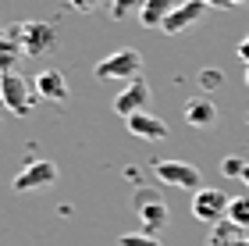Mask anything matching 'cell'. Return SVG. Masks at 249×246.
Returning <instances> with one entry per match:
<instances>
[{"mask_svg": "<svg viewBox=\"0 0 249 246\" xmlns=\"http://www.w3.org/2000/svg\"><path fill=\"white\" fill-rule=\"evenodd\" d=\"M207 246H249V236H246V228L231 225V221L224 218V221H217V225H210Z\"/></svg>", "mask_w": 249, "mask_h": 246, "instance_id": "obj_13", "label": "cell"}, {"mask_svg": "<svg viewBox=\"0 0 249 246\" xmlns=\"http://www.w3.org/2000/svg\"><path fill=\"white\" fill-rule=\"evenodd\" d=\"M21 50L29 54V57H39V54H50L53 43H57V29L50 25V21H25V25H18L15 32H11Z\"/></svg>", "mask_w": 249, "mask_h": 246, "instance_id": "obj_2", "label": "cell"}, {"mask_svg": "<svg viewBox=\"0 0 249 246\" xmlns=\"http://www.w3.org/2000/svg\"><path fill=\"white\" fill-rule=\"evenodd\" d=\"M239 4H249V0H231V7H239Z\"/></svg>", "mask_w": 249, "mask_h": 246, "instance_id": "obj_25", "label": "cell"}, {"mask_svg": "<svg viewBox=\"0 0 249 246\" xmlns=\"http://www.w3.org/2000/svg\"><path fill=\"white\" fill-rule=\"evenodd\" d=\"M228 204L231 200L221 193V189H210V186H203L192 193V218L203 221V225H217V221L228 218Z\"/></svg>", "mask_w": 249, "mask_h": 246, "instance_id": "obj_4", "label": "cell"}, {"mask_svg": "<svg viewBox=\"0 0 249 246\" xmlns=\"http://www.w3.org/2000/svg\"><path fill=\"white\" fill-rule=\"evenodd\" d=\"M153 175L171 189H203L199 168H192L189 161H153Z\"/></svg>", "mask_w": 249, "mask_h": 246, "instance_id": "obj_7", "label": "cell"}, {"mask_svg": "<svg viewBox=\"0 0 249 246\" xmlns=\"http://www.w3.org/2000/svg\"><path fill=\"white\" fill-rule=\"evenodd\" d=\"M53 182H57V164L53 161H29L15 175L11 189H15V193H39V189H50Z\"/></svg>", "mask_w": 249, "mask_h": 246, "instance_id": "obj_6", "label": "cell"}, {"mask_svg": "<svg viewBox=\"0 0 249 246\" xmlns=\"http://www.w3.org/2000/svg\"><path fill=\"white\" fill-rule=\"evenodd\" d=\"M246 86H249V68H246Z\"/></svg>", "mask_w": 249, "mask_h": 246, "instance_id": "obj_26", "label": "cell"}, {"mask_svg": "<svg viewBox=\"0 0 249 246\" xmlns=\"http://www.w3.org/2000/svg\"><path fill=\"white\" fill-rule=\"evenodd\" d=\"M139 72H142V54L135 50V47H121L114 54H107L104 61L93 68L96 79H124V82H132V79H139Z\"/></svg>", "mask_w": 249, "mask_h": 246, "instance_id": "obj_1", "label": "cell"}, {"mask_svg": "<svg viewBox=\"0 0 249 246\" xmlns=\"http://www.w3.org/2000/svg\"><path fill=\"white\" fill-rule=\"evenodd\" d=\"M185 121L192 129H210L213 121H217V104H213L210 96H192V100H185Z\"/></svg>", "mask_w": 249, "mask_h": 246, "instance_id": "obj_11", "label": "cell"}, {"mask_svg": "<svg viewBox=\"0 0 249 246\" xmlns=\"http://www.w3.org/2000/svg\"><path fill=\"white\" fill-rule=\"evenodd\" d=\"M146 0H110V18L114 21H124V18H132V15H139Z\"/></svg>", "mask_w": 249, "mask_h": 246, "instance_id": "obj_17", "label": "cell"}, {"mask_svg": "<svg viewBox=\"0 0 249 246\" xmlns=\"http://www.w3.org/2000/svg\"><path fill=\"white\" fill-rule=\"evenodd\" d=\"M118 246H160L157 236H146V232H128V236H121Z\"/></svg>", "mask_w": 249, "mask_h": 246, "instance_id": "obj_19", "label": "cell"}, {"mask_svg": "<svg viewBox=\"0 0 249 246\" xmlns=\"http://www.w3.org/2000/svg\"><path fill=\"white\" fill-rule=\"evenodd\" d=\"M0 104H4L11 114L29 118V111H32V89H29V82H25V75L7 72L4 79H0Z\"/></svg>", "mask_w": 249, "mask_h": 246, "instance_id": "obj_5", "label": "cell"}, {"mask_svg": "<svg viewBox=\"0 0 249 246\" xmlns=\"http://www.w3.org/2000/svg\"><path fill=\"white\" fill-rule=\"evenodd\" d=\"M235 54H239V61H242L246 68H249V36H242V39H239V47H235Z\"/></svg>", "mask_w": 249, "mask_h": 246, "instance_id": "obj_21", "label": "cell"}, {"mask_svg": "<svg viewBox=\"0 0 249 246\" xmlns=\"http://www.w3.org/2000/svg\"><path fill=\"white\" fill-rule=\"evenodd\" d=\"M221 171L228 175V178H242V171H246V161L231 153V157H224V161H221Z\"/></svg>", "mask_w": 249, "mask_h": 246, "instance_id": "obj_20", "label": "cell"}, {"mask_svg": "<svg viewBox=\"0 0 249 246\" xmlns=\"http://www.w3.org/2000/svg\"><path fill=\"white\" fill-rule=\"evenodd\" d=\"M150 100H153L150 82H146V79H132V82L114 96V111H118L121 118H132V114H139V111H146Z\"/></svg>", "mask_w": 249, "mask_h": 246, "instance_id": "obj_8", "label": "cell"}, {"mask_svg": "<svg viewBox=\"0 0 249 246\" xmlns=\"http://www.w3.org/2000/svg\"><path fill=\"white\" fill-rule=\"evenodd\" d=\"M68 4H71L75 11H93V7L100 4V0H68Z\"/></svg>", "mask_w": 249, "mask_h": 246, "instance_id": "obj_22", "label": "cell"}, {"mask_svg": "<svg viewBox=\"0 0 249 246\" xmlns=\"http://www.w3.org/2000/svg\"><path fill=\"white\" fill-rule=\"evenodd\" d=\"M242 182H246V189H249V164H246V171H242Z\"/></svg>", "mask_w": 249, "mask_h": 246, "instance_id": "obj_24", "label": "cell"}, {"mask_svg": "<svg viewBox=\"0 0 249 246\" xmlns=\"http://www.w3.org/2000/svg\"><path fill=\"white\" fill-rule=\"evenodd\" d=\"M25 57V50H21V43L11 36H0V75H7V72H18V61Z\"/></svg>", "mask_w": 249, "mask_h": 246, "instance_id": "obj_15", "label": "cell"}, {"mask_svg": "<svg viewBox=\"0 0 249 246\" xmlns=\"http://www.w3.org/2000/svg\"><path fill=\"white\" fill-rule=\"evenodd\" d=\"M36 93L43 100H53V104H61V100H68V79L57 72V68H47L36 75Z\"/></svg>", "mask_w": 249, "mask_h": 246, "instance_id": "obj_12", "label": "cell"}, {"mask_svg": "<svg viewBox=\"0 0 249 246\" xmlns=\"http://www.w3.org/2000/svg\"><path fill=\"white\" fill-rule=\"evenodd\" d=\"M199 4H207V7H217V11H224V7H231V0H199Z\"/></svg>", "mask_w": 249, "mask_h": 246, "instance_id": "obj_23", "label": "cell"}, {"mask_svg": "<svg viewBox=\"0 0 249 246\" xmlns=\"http://www.w3.org/2000/svg\"><path fill=\"white\" fill-rule=\"evenodd\" d=\"M175 7H178V0H146L142 11H139V21H142L146 29H160L164 18L171 15Z\"/></svg>", "mask_w": 249, "mask_h": 246, "instance_id": "obj_14", "label": "cell"}, {"mask_svg": "<svg viewBox=\"0 0 249 246\" xmlns=\"http://www.w3.org/2000/svg\"><path fill=\"white\" fill-rule=\"evenodd\" d=\"M228 221H231V225H239V228H246V232H249V193L235 196L231 204H228Z\"/></svg>", "mask_w": 249, "mask_h": 246, "instance_id": "obj_16", "label": "cell"}, {"mask_svg": "<svg viewBox=\"0 0 249 246\" xmlns=\"http://www.w3.org/2000/svg\"><path fill=\"white\" fill-rule=\"evenodd\" d=\"M0 79H4V75H0Z\"/></svg>", "mask_w": 249, "mask_h": 246, "instance_id": "obj_27", "label": "cell"}, {"mask_svg": "<svg viewBox=\"0 0 249 246\" xmlns=\"http://www.w3.org/2000/svg\"><path fill=\"white\" fill-rule=\"evenodd\" d=\"M132 204H135V214H139V225H142L146 236H160V232L167 228V204L157 193L139 189Z\"/></svg>", "mask_w": 249, "mask_h": 246, "instance_id": "obj_3", "label": "cell"}, {"mask_svg": "<svg viewBox=\"0 0 249 246\" xmlns=\"http://www.w3.org/2000/svg\"><path fill=\"white\" fill-rule=\"evenodd\" d=\"M199 86L207 89V93H210V89H221V86H224L221 68H203V72H199Z\"/></svg>", "mask_w": 249, "mask_h": 246, "instance_id": "obj_18", "label": "cell"}, {"mask_svg": "<svg viewBox=\"0 0 249 246\" xmlns=\"http://www.w3.org/2000/svg\"><path fill=\"white\" fill-rule=\"evenodd\" d=\"M207 4H199V0H185V4H178L175 11H171V15H167L164 18V32H167V36H178V32H185V29H192V25H196V21L203 18V15H207Z\"/></svg>", "mask_w": 249, "mask_h": 246, "instance_id": "obj_9", "label": "cell"}, {"mask_svg": "<svg viewBox=\"0 0 249 246\" xmlns=\"http://www.w3.org/2000/svg\"><path fill=\"white\" fill-rule=\"evenodd\" d=\"M124 125H128V132H132L135 139H150V143H157V139L167 136V121L157 118V114H150V111H139V114L124 118Z\"/></svg>", "mask_w": 249, "mask_h": 246, "instance_id": "obj_10", "label": "cell"}]
</instances>
